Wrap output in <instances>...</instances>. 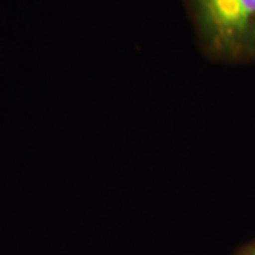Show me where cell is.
Wrapping results in <instances>:
<instances>
[{"label": "cell", "instance_id": "obj_1", "mask_svg": "<svg viewBox=\"0 0 255 255\" xmlns=\"http://www.w3.org/2000/svg\"><path fill=\"white\" fill-rule=\"evenodd\" d=\"M200 50L227 64L255 61V0H183Z\"/></svg>", "mask_w": 255, "mask_h": 255}, {"label": "cell", "instance_id": "obj_2", "mask_svg": "<svg viewBox=\"0 0 255 255\" xmlns=\"http://www.w3.org/2000/svg\"><path fill=\"white\" fill-rule=\"evenodd\" d=\"M234 255H255V241H251L241 248H238Z\"/></svg>", "mask_w": 255, "mask_h": 255}]
</instances>
